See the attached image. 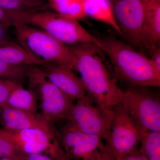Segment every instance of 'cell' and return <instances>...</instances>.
Returning a JSON list of instances; mask_svg holds the SVG:
<instances>
[{
    "mask_svg": "<svg viewBox=\"0 0 160 160\" xmlns=\"http://www.w3.org/2000/svg\"><path fill=\"white\" fill-rule=\"evenodd\" d=\"M115 19L123 36L134 46L146 48L144 23L146 5L143 0H112Z\"/></svg>",
    "mask_w": 160,
    "mask_h": 160,
    "instance_id": "8fae6325",
    "label": "cell"
},
{
    "mask_svg": "<svg viewBox=\"0 0 160 160\" xmlns=\"http://www.w3.org/2000/svg\"><path fill=\"white\" fill-rule=\"evenodd\" d=\"M112 111L110 132L105 144L115 160H120L138 147L147 130L135 122L123 102L114 106Z\"/></svg>",
    "mask_w": 160,
    "mask_h": 160,
    "instance_id": "52a82bcc",
    "label": "cell"
},
{
    "mask_svg": "<svg viewBox=\"0 0 160 160\" xmlns=\"http://www.w3.org/2000/svg\"><path fill=\"white\" fill-rule=\"evenodd\" d=\"M38 101L37 97L32 91L22 86L12 92L6 106L36 113L38 109Z\"/></svg>",
    "mask_w": 160,
    "mask_h": 160,
    "instance_id": "ac0fdd59",
    "label": "cell"
},
{
    "mask_svg": "<svg viewBox=\"0 0 160 160\" xmlns=\"http://www.w3.org/2000/svg\"><path fill=\"white\" fill-rule=\"evenodd\" d=\"M25 6L33 10L50 9L48 6V0H19Z\"/></svg>",
    "mask_w": 160,
    "mask_h": 160,
    "instance_id": "603a6c76",
    "label": "cell"
},
{
    "mask_svg": "<svg viewBox=\"0 0 160 160\" xmlns=\"http://www.w3.org/2000/svg\"><path fill=\"white\" fill-rule=\"evenodd\" d=\"M11 26L0 22V44L12 41L9 32Z\"/></svg>",
    "mask_w": 160,
    "mask_h": 160,
    "instance_id": "484cf974",
    "label": "cell"
},
{
    "mask_svg": "<svg viewBox=\"0 0 160 160\" xmlns=\"http://www.w3.org/2000/svg\"><path fill=\"white\" fill-rule=\"evenodd\" d=\"M1 123L4 129L21 130L28 129H40L51 136L55 135L51 125L45 120L41 114L6 106L2 107Z\"/></svg>",
    "mask_w": 160,
    "mask_h": 160,
    "instance_id": "4fadbf2b",
    "label": "cell"
},
{
    "mask_svg": "<svg viewBox=\"0 0 160 160\" xmlns=\"http://www.w3.org/2000/svg\"><path fill=\"white\" fill-rule=\"evenodd\" d=\"M64 160H115L103 138L64 125L59 134Z\"/></svg>",
    "mask_w": 160,
    "mask_h": 160,
    "instance_id": "ba28073f",
    "label": "cell"
},
{
    "mask_svg": "<svg viewBox=\"0 0 160 160\" xmlns=\"http://www.w3.org/2000/svg\"><path fill=\"white\" fill-rule=\"evenodd\" d=\"M147 1V0H143V1H144V2H146V1Z\"/></svg>",
    "mask_w": 160,
    "mask_h": 160,
    "instance_id": "1f68e13d",
    "label": "cell"
},
{
    "mask_svg": "<svg viewBox=\"0 0 160 160\" xmlns=\"http://www.w3.org/2000/svg\"><path fill=\"white\" fill-rule=\"evenodd\" d=\"M28 89L41 102L43 118L49 125L66 122L73 106V102L47 78L38 66H29L27 78Z\"/></svg>",
    "mask_w": 160,
    "mask_h": 160,
    "instance_id": "5b68a950",
    "label": "cell"
},
{
    "mask_svg": "<svg viewBox=\"0 0 160 160\" xmlns=\"http://www.w3.org/2000/svg\"><path fill=\"white\" fill-rule=\"evenodd\" d=\"M20 19L28 25L48 32L67 46L91 42L97 44L98 38L92 35L79 21L57 13L50 9L32 10Z\"/></svg>",
    "mask_w": 160,
    "mask_h": 160,
    "instance_id": "277c9868",
    "label": "cell"
},
{
    "mask_svg": "<svg viewBox=\"0 0 160 160\" xmlns=\"http://www.w3.org/2000/svg\"><path fill=\"white\" fill-rule=\"evenodd\" d=\"M18 19L20 18L16 15L0 8V22L9 25L11 27Z\"/></svg>",
    "mask_w": 160,
    "mask_h": 160,
    "instance_id": "cb8c5ba5",
    "label": "cell"
},
{
    "mask_svg": "<svg viewBox=\"0 0 160 160\" xmlns=\"http://www.w3.org/2000/svg\"><path fill=\"white\" fill-rule=\"evenodd\" d=\"M68 46L77 60V70L81 74L87 94L112 110L123 102L124 92L118 86L117 78L107 56L94 43Z\"/></svg>",
    "mask_w": 160,
    "mask_h": 160,
    "instance_id": "6da1fadb",
    "label": "cell"
},
{
    "mask_svg": "<svg viewBox=\"0 0 160 160\" xmlns=\"http://www.w3.org/2000/svg\"><path fill=\"white\" fill-rule=\"evenodd\" d=\"M0 137L27 154L46 155L54 160H64L59 139L40 129H0Z\"/></svg>",
    "mask_w": 160,
    "mask_h": 160,
    "instance_id": "30bf717a",
    "label": "cell"
},
{
    "mask_svg": "<svg viewBox=\"0 0 160 160\" xmlns=\"http://www.w3.org/2000/svg\"><path fill=\"white\" fill-rule=\"evenodd\" d=\"M112 118V110L106 109L86 93L73 104L65 125L85 134L99 136L106 141Z\"/></svg>",
    "mask_w": 160,
    "mask_h": 160,
    "instance_id": "8992f818",
    "label": "cell"
},
{
    "mask_svg": "<svg viewBox=\"0 0 160 160\" xmlns=\"http://www.w3.org/2000/svg\"><path fill=\"white\" fill-rule=\"evenodd\" d=\"M48 6L50 10L78 21L87 17L83 0H48Z\"/></svg>",
    "mask_w": 160,
    "mask_h": 160,
    "instance_id": "e0dca14e",
    "label": "cell"
},
{
    "mask_svg": "<svg viewBox=\"0 0 160 160\" xmlns=\"http://www.w3.org/2000/svg\"><path fill=\"white\" fill-rule=\"evenodd\" d=\"M122 102L141 128L160 132V101L157 95L146 87L133 86L124 92Z\"/></svg>",
    "mask_w": 160,
    "mask_h": 160,
    "instance_id": "9c48e42d",
    "label": "cell"
},
{
    "mask_svg": "<svg viewBox=\"0 0 160 160\" xmlns=\"http://www.w3.org/2000/svg\"><path fill=\"white\" fill-rule=\"evenodd\" d=\"M48 79L73 102L86 95L85 86L81 78L73 69L55 63H46L38 66Z\"/></svg>",
    "mask_w": 160,
    "mask_h": 160,
    "instance_id": "7c38bea8",
    "label": "cell"
},
{
    "mask_svg": "<svg viewBox=\"0 0 160 160\" xmlns=\"http://www.w3.org/2000/svg\"><path fill=\"white\" fill-rule=\"evenodd\" d=\"M30 66L12 65L0 62V78L22 82L27 78Z\"/></svg>",
    "mask_w": 160,
    "mask_h": 160,
    "instance_id": "ffe728a7",
    "label": "cell"
},
{
    "mask_svg": "<svg viewBox=\"0 0 160 160\" xmlns=\"http://www.w3.org/2000/svg\"><path fill=\"white\" fill-rule=\"evenodd\" d=\"M151 53V59L154 63L158 71L160 72V48L159 46L151 48L149 50Z\"/></svg>",
    "mask_w": 160,
    "mask_h": 160,
    "instance_id": "4316f807",
    "label": "cell"
},
{
    "mask_svg": "<svg viewBox=\"0 0 160 160\" xmlns=\"http://www.w3.org/2000/svg\"><path fill=\"white\" fill-rule=\"evenodd\" d=\"M144 35L146 48L149 50L160 43V0L145 2Z\"/></svg>",
    "mask_w": 160,
    "mask_h": 160,
    "instance_id": "5bb4252c",
    "label": "cell"
},
{
    "mask_svg": "<svg viewBox=\"0 0 160 160\" xmlns=\"http://www.w3.org/2000/svg\"><path fill=\"white\" fill-rule=\"evenodd\" d=\"M0 160H15L13 159L10 158L0 157Z\"/></svg>",
    "mask_w": 160,
    "mask_h": 160,
    "instance_id": "f1b7e54d",
    "label": "cell"
},
{
    "mask_svg": "<svg viewBox=\"0 0 160 160\" xmlns=\"http://www.w3.org/2000/svg\"><path fill=\"white\" fill-rule=\"evenodd\" d=\"M26 160H54L51 158L42 154H28Z\"/></svg>",
    "mask_w": 160,
    "mask_h": 160,
    "instance_id": "83f0119b",
    "label": "cell"
},
{
    "mask_svg": "<svg viewBox=\"0 0 160 160\" xmlns=\"http://www.w3.org/2000/svg\"><path fill=\"white\" fill-rule=\"evenodd\" d=\"M120 160H148L141 148L136 147Z\"/></svg>",
    "mask_w": 160,
    "mask_h": 160,
    "instance_id": "d4e9b609",
    "label": "cell"
},
{
    "mask_svg": "<svg viewBox=\"0 0 160 160\" xmlns=\"http://www.w3.org/2000/svg\"><path fill=\"white\" fill-rule=\"evenodd\" d=\"M97 45L108 58L118 81L132 86H160V72L150 58L113 38H98Z\"/></svg>",
    "mask_w": 160,
    "mask_h": 160,
    "instance_id": "7a4b0ae2",
    "label": "cell"
},
{
    "mask_svg": "<svg viewBox=\"0 0 160 160\" xmlns=\"http://www.w3.org/2000/svg\"><path fill=\"white\" fill-rule=\"evenodd\" d=\"M0 62L18 66L42 65L32 58L19 44L13 41L0 44Z\"/></svg>",
    "mask_w": 160,
    "mask_h": 160,
    "instance_id": "2e32d148",
    "label": "cell"
},
{
    "mask_svg": "<svg viewBox=\"0 0 160 160\" xmlns=\"http://www.w3.org/2000/svg\"><path fill=\"white\" fill-rule=\"evenodd\" d=\"M108 1H109V2H110V3H111L112 0H108Z\"/></svg>",
    "mask_w": 160,
    "mask_h": 160,
    "instance_id": "4dcf8cb0",
    "label": "cell"
},
{
    "mask_svg": "<svg viewBox=\"0 0 160 160\" xmlns=\"http://www.w3.org/2000/svg\"><path fill=\"white\" fill-rule=\"evenodd\" d=\"M23 86L22 82L9 79H0V106H6L10 94L16 89Z\"/></svg>",
    "mask_w": 160,
    "mask_h": 160,
    "instance_id": "7402d4cb",
    "label": "cell"
},
{
    "mask_svg": "<svg viewBox=\"0 0 160 160\" xmlns=\"http://www.w3.org/2000/svg\"><path fill=\"white\" fill-rule=\"evenodd\" d=\"M2 107L0 106V123L2 122Z\"/></svg>",
    "mask_w": 160,
    "mask_h": 160,
    "instance_id": "f546056e",
    "label": "cell"
},
{
    "mask_svg": "<svg viewBox=\"0 0 160 160\" xmlns=\"http://www.w3.org/2000/svg\"><path fill=\"white\" fill-rule=\"evenodd\" d=\"M27 153L13 146L9 141L0 137V157L15 160H26Z\"/></svg>",
    "mask_w": 160,
    "mask_h": 160,
    "instance_id": "44dd1931",
    "label": "cell"
},
{
    "mask_svg": "<svg viewBox=\"0 0 160 160\" xmlns=\"http://www.w3.org/2000/svg\"><path fill=\"white\" fill-rule=\"evenodd\" d=\"M12 26L16 42L42 65L55 63L77 70V60L69 46L21 19L17 20Z\"/></svg>",
    "mask_w": 160,
    "mask_h": 160,
    "instance_id": "3957f363",
    "label": "cell"
},
{
    "mask_svg": "<svg viewBox=\"0 0 160 160\" xmlns=\"http://www.w3.org/2000/svg\"><path fill=\"white\" fill-rule=\"evenodd\" d=\"M87 17L109 25L123 36L115 19L111 3L108 0H83Z\"/></svg>",
    "mask_w": 160,
    "mask_h": 160,
    "instance_id": "9a60e30c",
    "label": "cell"
},
{
    "mask_svg": "<svg viewBox=\"0 0 160 160\" xmlns=\"http://www.w3.org/2000/svg\"><path fill=\"white\" fill-rule=\"evenodd\" d=\"M141 149L148 160H160V132L146 130Z\"/></svg>",
    "mask_w": 160,
    "mask_h": 160,
    "instance_id": "d6986e66",
    "label": "cell"
}]
</instances>
